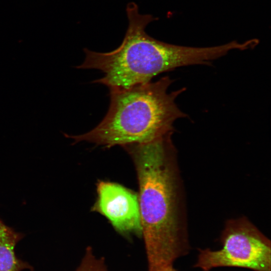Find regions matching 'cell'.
<instances>
[{
	"instance_id": "obj_1",
	"label": "cell",
	"mask_w": 271,
	"mask_h": 271,
	"mask_svg": "<svg viewBox=\"0 0 271 271\" xmlns=\"http://www.w3.org/2000/svg\"><path fill=\"white\" fill-rule=\"evenodd\" d=\"M172 133L121 147L131 157L137 172L149 271L173 265L189 249L180 220L179 173Z\"/></svg>"
},
{
	"instance_id": "obj_2",
	"label": "cell",
	"mask_w": 271,
	"mask_h": 271,
	"mask_svg": "<svg viewBox=\"0 0 271 271\" xmlns=\"http://www.w3.org/2000/svg\"><path fill=\"white\" fill-rule=\"evenodd\" d=\"M126 12L128 25L119 46L108 52L83 49L84 61L75 68L97 69L104 74L92 83L104 85L109 89L128 88L151 82L157 75L178 67L211 64L231 50L228 44L193 47L159 41L145 31L147 26L157 19L140 14L134 2L127 5Z\"/></svg>"
},
{
	"instance_id": "obj_3",
	"label": "cell",
	"mask_w": 271,
	"mask_h": 271,
	"mask_svg": "<svg viewBox=\"0 0 271 271\" xmlns=\"http://www.w3.org/2000/svg\"><path fill=\"white\" fill-rule=\"evenodd\" d=\"M169 76L128 88L109 89L110 104L102 120L79 135L64 133L73 144L87 142L107 149L151 142L169 132L179 118L187 117L176 103L185 88L171 92Z\"/></svg>"
},
{
	"instance_id": "obj_4",
	"label": "cell",
	"mask_w": 271,
	"mask_h": 271,
	"mask_svg": "<svg viewBox=\"0 0 271 271\" xmlns=\"http://www.w3.org/2000/svg\"><path fill=\"white\" fill-rule=\"evenodd\" d=\"M221 242L218 250L199 249L194 267L203 271L224 266L270 271V241L247 218L228 221Z\"/></svg>"
},
{
	"instance_id": "obj_5",
	"label": "cell",
	"mask_w": 271,
	"mask_h": 271,
	"mask_svg": "<svg viewBox=\"0 0 271 271\" xmlns=\"http://www.w3.org/2000/svg\"><path fill=\"white\" fill-rule=\"evenodd\" d=\"M97 199L91 211L105 216L114 229L124 235H142V225L138 195L119 184L99 181Z\"/></svg>"
},
{
	"instance_id": "obj_6",
	"label": "cell",
	"mask_w": 271,
	"mask_h": 271,
	"mask_svg": "<svg viewBox=\"0 0 271 271\" xmlns=\"http://www.w3.org/2000/svg\"><path fill=\"white\" fill-rule=\"evenodd\" d=\"M24 235L0 220V271H34L30 263L20 259L16 254V246Z\"/></svg>"
},
{
	"instance_id": "obj_7",
	"label": "cell",
	"mask_w": 271,
	"mask_h": 271,
	"mask_svg": "<svg viewBox=\"0 0 271 271\" xmlns=\"http://www.w3.org/2000/svg\"><path fill=\"white\" fill-rule=\"evenodd\" d=\"M75 271H108L102 258H97L90 247L86 248L80 264Z\"/></svg>"
},
{
	"instance_id": "obj_8",
	"label": "cell",
	"mask_w": 271,
	"mask_h": 271,
	"mask_svg": "<svg viewBox=\"0 0 271 271\" xmlns=\"http://www.w3.org/2000/svg\"><path fill=\"white\" fill-rule=\"evenodd\" d=\"M157 271H176L173 267V265H169L164 267H163Z\"/></svg>"
}]
</instances>
